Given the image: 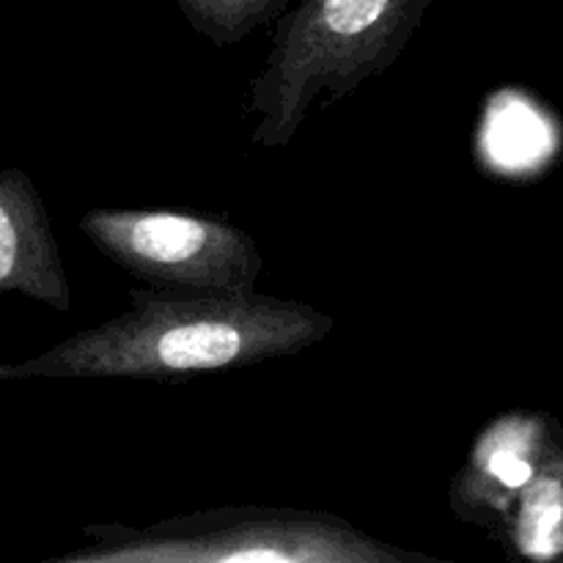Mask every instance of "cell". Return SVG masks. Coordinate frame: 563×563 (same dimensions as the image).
<instances>
[{
  "mask_svg": "<svg viewBox=\"0 0 563 563\" xmlns=\"http://www.w3.org/2000/svg\"><path fill=\"white\" fill-rule=\"evenodd\" d=\"M515 544L531 559H553L563 550V487L553 476H533L522 489Z\"/></svg>",
  "mask_w": 563,
  "mask_h": 563,
  "instance_id": "cell-6",
  "label": "cell"
},
{
  "mask_svg": "<svg viewBox=\"0 0 563 563\" xmlns=\"http://www.w3.org/2000/svg\"><path fill=\"white\" fill-rule=\"evenodd\" d=\"M80 231L152 289L256 291L264 258L245 229L190 209H88Z\"/></svg>",
  "mask_w": 563,
  "mask_h": 563,
  "instance_id": "cell-3",
  "label": "cell"
},
{
  "mask_svg": "<svg viewBox=\"0 0 563 563\" xmlns=\"http://www.w3.org/2000/svg\"><path fill=\"white\" fill-rule=\"evenodd\" d=\"M22 295L66 313L71 286L47 207L22 168L0 170V297Z\"/></svg>",
  "mask_w": 563,
  "mask_h": 563,
  "instance_id": "cell-4",
  "label": "cell"
},
{
  "mask_svg": "<svg viewBox=\"0 0 563 563\" xmlns=\"http://www.w3.org/2000/svg\"><path fill=\"white\" fill-rule=\"evenodd\" d=\"M86 542L49 563H445L368 537L346 517L223 506L148 526L88 522Z\"/></svg>",
  "mask_w": 563,
  "mask_h": 563,
  "instance_id": "cell-2",
  "label": "cell"
},
{
  "mask_svg": "<svg viewBox=\"0 0 563 563\" xmlns=\"http://www.w3.org/2000/svg\"><path fill=\"white\" fill-rule=\"evenodd\" d=\"M130 311L58 341L31 361L0 366L14 379H176L245 368L322 344L330 313L262 291L132 289Z\"/></svg>",
  "mask_w": 563,
  "mask_h": 563,
  "instance_id": "cell-1",
  "label": "cell"
},
{
  "mask_svg": "<svg viewBox=\"0 0 563 563\" xmlns=\"http://www.w3.org/2000/svg\"><path fill=\"white\" fill-rule=\"evenodd\" d=\"M533 451L537 427L526 418H504L484 429L465 467L451 482V509L471 522L500 509L509 495L522 493L537 476Z\"/></svg>",
  "mask_w": 563,
  "mask_h": 563,
  "instance_id": "cell-5",
  "label": "cell"
},
{
  "mask_svg": "<svg viewBox=\"0 0 563 563\" xmlns=\"http://www.w3.org/2000/svg\"><path fill=\"white\" fill-rule=\"evenodd\" d=\"M284 0H181L187 20L218 47L242 42L251 31L278 14Z\"/></svg>",
  "mask_w": 563,
  "mask_h": 563,
  "instance_id": "cell-7",
  "label": "cell"
}]
</instances>
